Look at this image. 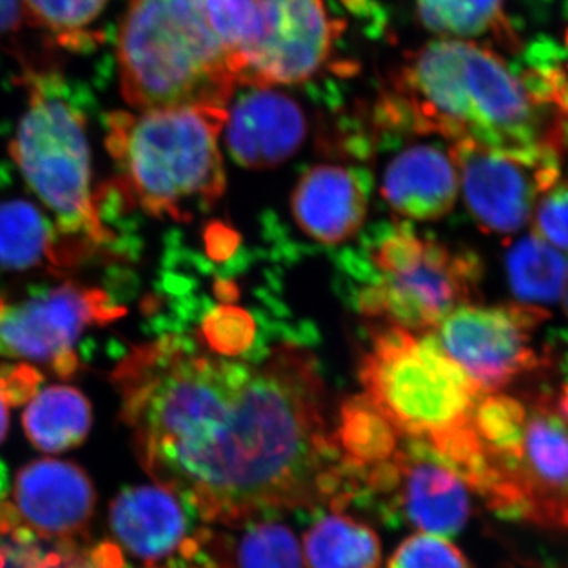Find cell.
<instances>
[{"label":"cell","instance_id":"6da1fadb","mask_svg":"<svg viewBox=\"0 0 568 568\" xmlns=\"http://www.w3.org/2000/svg\"><path fill=\"white\" fill-rule=\"evenodd\" d=\"M111 379L142 469L203 521L241 526L353 500V476L325 422L323 377L304 343L237 361L164 335L134 346Z\"/></svg>","mask_w":568,"mask_h":568},{"label":"cell","instance_id":"7a4b0ae2","mask_svg":"<svg viewBox=\"0 0 568 568\" xmlns=\"http://www.w3.org/2000/svg\"><path fill=\"white\" fill-rule=\"evenodd\" d=\"M396 134L473 138L500 151L568 144V118L534 99L503 55L474 40L429 41L392 74L377 102Z\"/></svg>","mask_w":568,"mask_h":568},{"label":"cell","instance_id":"3957f363","mask_svg":"<svg viewBox=\"0 0 568 568\" xmlns=\"http://www.w3.org/2000/svg\"><path fill=\"white\" fill-rule=\"evenodd\" d=\"M473 425L480 446L473 493L508 518L568 529V384L529 402L484 395Z\"/></svg>","mask_w":568,"mask_h":568},{"label":"cell","instance_id":"277c9868","mask_svg":"<svg viewBox=\"0 0 568 568\" xmlns=\"http://www.w3.org/2000/svg\"><path fill=\"white\" fill-rule=\"evenodd\" d=\"M358 377L368 402L403 436L429 444L463 478L474 473L480 446L473 416L484 394L444 353L435 332L379 327Z\"/></svg>","mask_w":568,"mask_h":568},{"label":"cell","instance_id":"5b68a950","mask_svg":"<svg viewBox=\"0 0 568 568\" xmlns=\"http://www.w3.org/2000/svg\"><path fill=\"white\" fill-rule=\"evenodd\" d=\"M343 294L355 312L425 334L473 304L480 257L417 233L409 220L381 223L338 252Z\"/></svg>","mask_w":568,"mask_h":568},{"label":"cell","instance_id":"8992f818","mask_svg":"<svg viewBox=\"0 0 568 568\" xmlns=\"http://www.w3.org/2000/svg\"><path fill=\"white\" fill-rule=\"evenodd\" d=\"M227 110L207 104L115 111L106 148L125 192L160 219L190 222L226 190L220 134Z\"/></svg>","mask_w":568,"mask_h":568},{"label":"cell","instance_id":"52a82bcc","mask_svg":"<svg viewBox=\"0 0 568 568\" xmlns=\"http://www.w3.org/2000/svg\"><path fill=\"white\" fill-rule=\"evenodd\" d=\"M118 63L122 97L136 111L226 108L239 85L203 0H130Z\"/></svg>","mask_w":568,"mask_h":568},{"label":"cell","instance_id":"ba28073f","mask_svg":"<svg viewBox=\"0 0 568 568\" xmlns=\"http://www.w3.org/2000/svg\"><path fill=\"white\" fill-rule=\"evenodd\" d=\"M29 189L54 216L52 222L82 253L110 239L92 192V162L81 112L54 95L47 82L29 85V106L10 144Z\"/></svg>","mask_w":568,"mask_h":568},{"label":"cell","instance_id":"9c48e42d","mask_svg":"<svg viewBox=\"0 0 568 568\" xmlns=\"http://www.w3.org/2000/svg\"><path fill=\"white\" fill-rule=\"evenodd\" d=\"M470 491L435 448L405 436L394 457L362 474L355 503L379 504L387 519L403 518L424 534L446 538L465 529Z\"/></svg>","mask_w":568,"mask_h":568},{"label":"cell","instance_id":"30bf717a","mask_svg":"<svg viewBox=\"0 0 568 568\" xmlns=\"http://www.w3.org/2000/svg\"><path fill=\"white\" fill-rule=\"evenodd\" d=\"M123 313L125 308L104 291L74 282L20 301L0 297V357L48 365L55 375L73 376L78 339Z\"/></svg>","mask_w":568,"mask_h":568},{"label":"cell","instance_id":"8fae6325","mask_svg":"<svg viewBox=\"0 0 568 568\" xmlns=\"http://www.w3.org/2000/svg\"><path fill=\"white\" fill-rule=\"evenodd\" d=\"M450 153L467 211L485 233H517L532 219L541 194L559 181L560 152L547 145L510 152L462 138Z\"/></svg>","mask_w":568,"mask_h":568},{"label":"cell","instance_id":"7c38bea8","mask_svg":"<svg viewBox=\"0 0 568 568\" xmlns=\"http://www.w3.org/2000/svg\"><path fill=\"white\" fill-rule=\"evenodd\" d=\"M547 317L538 306L466 304L454 310L435 335L481 394L491 395L541 365L530 335Z\"/></svg>","mask_w":568,"mask_h":568},{"label":"cell","instance_id":"4fadbf2b","mask_svg":"<svg viewBox=\"0 0 568 568\" xmlns=\"http://www.w3.org/2000/svg\"><path fill=\"white\" fill-rule=\"evenodd\" d=\"M263 37L239 85H290L327 65L343 24L324 0H261Z\"/></svg>","mask_w":568,"mask_h":568},{"label":"cell","instance_id":"5bb4252c","mask_svg":"<svg viewBox=\"0 0 568 568\" xmlns=\"http://www.w3.org/2000/svg\"><path fill=\"white\" fill-rule=\"evenodd\" d=\"M9 499L22 526L44 544L85 538L97 491L82 467L62 459H36L14 476Z\"/></svg>","mask_w":568,"mask_h":568},{"label":"cell","instance_id":"9a60e30c","mask_svg":"<svg viewBox=\"0 0 568 568\" xmlns=\"http://www.w3.org/2000/svg\"><path fill=\"white\" fill-rule=\"evenodd\" d=\"M192 508L163 485L122 489L110 507L112 541L140 568L159 567L194 551L209 530L194 532Z\"/></svg>","mask_w":568,"mask_h":568},{"label":"cell","instance_id":"2e32d148","mask_svg":"<svg viewBox=\"0 0 568 568\" xmlns=\"http://www.w3.org/2000/svg\"><path fill=\"white\" fill-rule=\"evenodd\" d=\"M246 91L227 111L226 148L239 166L272 170L304 144L308 123L301 104L286 93L264 85Z\"/></svg>","mask_w":568,"mask_h":568},{"label":"cell","instance_id":"e0dca14e","mask_svg":"<svg viewBox=\"0 0 568 568\" xmlns=\"http://www.w3.org/2000/svg\"><path fill=\"white\" fill-rule=\"evenodd\" d=\"M372 183V175L364 168H312L302 175L291 197L294 222L317 244H346L364 227Z\"/></svg>","mask_w":568,"mask_h":568},{"label":"cell","instance_id":"ac0fdd59","mask_svg":"<svg viewBox=\"0 0 568 568\" xmlns=\"http://www.w3.org/2000/svg\"><path fill=\"white\" fill-rule=\"evenodd\" d=\"M459 192L450 149L414 144L394 156L383 175L381 194L395 215L435 222L454 209Z\"/></svg>","mask_w":568,"mask_h":568},{"label":"cell","instance_id":"d6986e66","mask_svg":"<svg viewBox=\"0 0 568 568\" xmlns=\"http://www.w3.org/2000/svg\"><path fill=\"white\" fill-rule=\"evenodd\" d=\"M58 226L26 200L0 201V268L28 272L59 267L69 261L61 248Z\"/></svg>","mask_w":568,"mask_h":568},{"label":"cell","instance_id":"ffe728a7","mask_svg":"<svg viewBox=\"0 0 568 568\" xmlns=\"http://www.w3.org/2000/svg\"><path fill=\"white\" fill-rule=\"evenodd\" d=\"M22 426L33 447L43 454H62L81 446L91 432V403L74 387L43 388L29 399Z\"/></svg>","mask_w":568,"mask_h":568},{"label":"cell","instance_id":"44dd1931","mask_svg":"<svg viewBox=\"0 0 568 568\" xmlns=\"http://www.w3.org/2000/svg\"><path fill=\"white\" fill-rule=\"evenodd\" d=\"M332 436L355 485L366 470L394 457L405 437L365 395L353 396L342 406Z\"/></svg>","mask_w":568,"mask_h":568},{"label":"cell","instance_id":"7402d4cb","mask_svg":"<svg viewBox=\"0 0 568 568\" xmlns=\"http://www.w3.org/2000/svg\"><path fill=\"white\" fill-rule=\"evenodd\" d=\"M418 21L444 39L489 37L497 47L517 51L519 37L506 14V0H414Z\"/></svg>","mask_w":568,"mask_h":568},{"label":"cell","instance_id":"603a6c76","mask_svg":"<svg viewBox=\"0 0 568 568\" xmlns=\"http://www.w3.org/2000/svg\"><path fill=\"white\" fill-rule=\"evenodd\" d=\"M506 271L508 286L518 304L544 308L558 304L566 294L568 260L537 234L526 235L508 246Z\"/></svg>","mask_w":568,"mask_h":568},{"label":"cell","instance_id":"cb8c5ba5","mask_svg":"<svg viewBox=\"0 0 568 568\" xmlns=\"http://www.w3.org/2000/svg\"><path fill=\"white\" fill-rule=\"evenodd\" d=\"M308 568H377L381 541L375 530L345 514L313 523L304 537Z\"/></svg>","mask_w":568,"mask_h":568},{"label":"cell","instance_id":"d4e9b609","mask_svg":"<svg viewBox=\"0 0 568 568\" xmlns=\"http://www.w3.org/2000/svg\"><path fill=\"white\" fill-rule=\"evenodd\" d=\"M203 6L239 82L263 37L261 0H203Z\"/></svg>","mask_w":568,"mask_h":568},{"label":"cell","instance_id":"484cf974","mask_svg":"<svg viewBox=\"0 0 568 568\" xmlns=\"http://www.w3.org/2000/svg\"><path fill=\"white\" fill-rule=\"evenodd\" d=\"M233 548L234 568H304L293 530L275 519L256 518Z\"/></svg>","mask_w":568,"mask_h":568},{"label":"cell","instance_id":"4316f807","mask_svg":"<svg viewBox=\"0 0 568 568\" xmlns=\"http://www.w3.org/2000/svg\"><path fill=\"white\" fill-rule=\"evenodd\" d=\"M256 321L253 313L234 304H222L212 308L203 321V336L213 354L235 358L250 357L256 339Z\"/></svg>","mask_w":568,"mask_h":568},{"label":"cell","instance_id":"83f0119b","mask_svg":"<svg viewBox=\"0 0 568 568\" xmlns=\"http://www.w3.org/2000/svg\"><path fill=\"white\" fill-rule=\"evenodd\" d=\"M110 0H24L26 18L61 39H78Z\"/></svg>","mask_w":568,"mask_h":568},{"label":"cell","instance_id":"f1b7e54d","mask_svg":"<svg viewBox=\"0 0 568 568\" xmlns=\"http://www.w3.org/2000/svg\"><path fill=\"white\" fill-rule=\"evenodd\" d=\"M388 568H473L462 549L444 537L432 534H414L407 537L394 556Z\"/></svg>","mask_w":568,"mask_h":568},{"label":"cell","instance_id":"f546056e","mask_svg":"<svg viewBox=\"0 0 568 568\" xmlns=\"http://www.w3.org/2000/svg\"><path fill=\"white\" fill-rule=\"evenodd\" d=\"M534 234L568 252V181L556 182L534 209Z\"/></svg>","mask_w":568,"mask_h":568},{"label":"cell","instance_id":"4dcf8cb0","mask_svg":"<svg viewBox=\"0 0 568 568\" xmlns=\"http://www.w3.org/2000/svg\"><path fill=\"white\" fill-rule=\"evenodd\" d=\"M39 372L28 365L0 369V395L9 403L29 402L39 387Z\"/></svg>","mask_w":568,"mask_h":568},{"label":"cell","instance_id":"1f68e13d","mask_svg":"<svg viewBox=\"0 0 568 568\" xmlns=\"http://www.w3.org/2000/svg\"><path fill=\"white\" fill-rule=\"evenodd\" d=\"M26 20L24 0H0V37L18 31Z\"/></svg>","mask_w":568,"mask_h":568},{"label":"cell","instance_id":"d6a6232c","mask_svg":"<svg viewBox=\"0 0 568 568\" xmlns=\"http://www.w3.org/2000/svg\"><path fill=\"white\" fill-rule=\"evenodd\" d=\"M9 409H7L6 399L0 395V444L6 439L7 433H9Z\"/></svg>","mask_w":568,"mask_h":568},{"label":"cell","instance_id":"836d02e7","mask_svg":"<svg viewBox=\"0 0 568 568\" xmlns=\"http://www.w3.org/2000/svg\"><path fill=\"white\" fill-rule=\"evenodd\" d=\"M564 306H566V315L568 317V282L566 287V294H564Z\"/></svg>","mask_w":568,"mask_h":568},{"label":"cell","instance_id":"e575fe53","mask_svg":"<svg viewBox=\"0 0 568 568\" xmlns=\"http://www.w3.org/2000/svg\"><path fill=\"white\" fill-rule=\"evenodd\" d=\"M566 44H567V50H568V29H567V32H566ZM567 69H568V63H567Z\"/></svg>","mask_w":568,"mask_h":568}]
</instances>
